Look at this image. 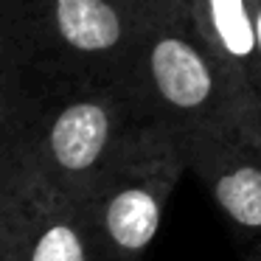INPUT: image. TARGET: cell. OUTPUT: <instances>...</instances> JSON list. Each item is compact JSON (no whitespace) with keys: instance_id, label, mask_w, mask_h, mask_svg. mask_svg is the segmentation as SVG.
Listing matches in <instances>:
<instances>
[{"instance_id":"1","label":"cell","mask_w":261,"mask_h":261,"mask_svg":"<svg viewBox=\"0 0 261 261\" xmlns=\"http://www.w3.org/2000/svg\"><path fill=\"white\" fill-rule=\"evenodd\" d=\"M158 0H0V59L29 90L135 82Z\"/></svg>"},{"instance_id":"2","label":"cell","mask_w":261,"mask_h":261,"mask_svg":"<svg viewBox=\"0 0 261 261\" xmlns=\"http://www.w3.org/2000/svg\"><path fill=\"white\" fill-rule=\"evenodd\" d=\"M158 124L135 82H76L29 90L17 160L85 197L110 160Z\"/></svg>"},{"instance_id":"3","label":"cell","mask_w":261,"mask_h":261,"mask_svg":"<svg viewBox=\"0 0 261 261\" xmlns=\"http://www.w3.org/2000/svg\"><path fill=\"white\" fill-rule=\"evenodd\" d=\"M135 85L152 118L177 135L242 118L261 124L244 87L205 45L188 0H158L138 51Z\"/></svg>"},{"instance_id":"4","label":"cell","mask_w":261,"mask_h":261,"mask_svg":"<svg viewBox=\"0 0 261 261\" xmlns=\"http://www.w3.org/2000/svg\"><path fill=\"white\" fill-rule=\"evenodd\" d=\"M186 171L180 135L163 124L143 126L110 160L82 197L104 261H143Z\"/></svg>"},{"instance_id":"5","label":"cell","mask_w":261,"mask_h":261,"mask_svg":"<svg viewBox=\"0 0 261 261\" xmlns=\"http://www.w3.org/2000/svg\"><path fill=\"white\" fill-rule=\"evenodd\" d=\"M0 261H104L85 205L31 166L0 174Z\"/></svg>"},{"instance_id":"6","label":"cell","mask_w":261,"mask_h":261,"mask_svg":"<svg viewBox=\"0 0 261 261\" xmlns=\"http://www.w3.org/2000/svg\"><path fill=\"white\" fill-rule=\"evenodd\" d=\"M188 171L202 182L242 247L261 261V124L225 121L180 135Z\"/></svg>"},{"instance_id":"7","label":"cell","mask_w":261,"mask_h":261,"mask_svg":"<svg viewBox=\"0 0 261 261\" xmlns=\"http://www.w3.org/2000/svg\"><path fill=\"white\" fill-rule=\"evenodd\" d=\"M188 9L205 45L244 87L261 118V59L253 0H188Z\"/></svg>"},{"instance_id":"8","label":"cell","mask_w":261,"mask_h":261,"mask_svg":"<svg viewBox=\"0 0 261 261\" xmlns=\"http://www.w3.org/2000/svg\"><path fill=\"white\" fill-rule=\"evenodd\" d=\"M25 104H29L25 85L0 59V171H6L20 154Z\"/></svg>"},{"instance_id":"9","label":"cell","mask_w":261,"mask_h":261,"mask_svg":"<svg viewBox=\"0 0 261 261\" xmlns=\"http://www.w3.org/2000/svg\"><path fill=\"white\" fill-rule=\"evenodd\" d=\"M253 17H255V40H258V59H261V0H253Z\"/></svg>"},{"instance_id":"10","label":"cell","mask_w":261,"mask_h":261,"mask_svg":"<svg viewBox=\"0 0 261 261\" xmlns=\"http://www.w3.org/2000/svg\"><path fill=\"white\" fill-rule=\"evenodd\" d=\"M0 174H3V171H0Z\"/></svg>"}]
</instances>
